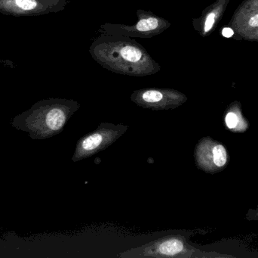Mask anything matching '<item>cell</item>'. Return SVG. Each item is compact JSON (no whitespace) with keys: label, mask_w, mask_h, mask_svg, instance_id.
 <instances>
[{"label":"cell","mask_w":258,"mask_h":258,"mask_svg":"<svg viewBox=\"0 0 258 258\" xmlns=\"http://www.w3.org/2000/svg\"><path fill=\"white\" fill-rule=\"evenodd\" d=\"M89 47L92 59L103 68L131 77H147L161 71V66L135 39L99 33Z\"/></svg>","instance_id":"obj_1"},{"label":"cell","mask_w":258,"mask_h":258,"mask_svg":"<svg viewBox=\"0 0 258 258\" xmlns=\"http://www.w3.org/2000/svg\"><path fill=\"white\" fill-rule=\"evenodd\" d=\"M80 108V103L75 100H42L16 115L11 121V125L19 131L27 133L34 140L49 139L63 131L67 123Z\"/></svg>","instance_id":"obj_2"},{"label":"cell","mask_w":258,"mask_h":258,"mask_svg":"<svg viewBox=\"0 0 258 258\" xmlns=\"http://www.w3.org/2000/svg\"><path fill=\"white\" fill-rule=\"evenodd\" d=\"M171 233L137 248H131L118 254V257L146 258H218L233 257L215 251H202L189 242L191 233Z\"/></svg>","instance_id":"obj_3"},{"label":"cell","mask_w":258,"mask_h":258,"mask_svg":"<svg viewBox=\"0 0 258 258\" xmlns=\"http://www.w3.org/2000/svg\"><path fill=\"white\" fill-rule=\"evenodd\" d=\"M137 21L132 25L105 23L98 29V33L111 35H120L127 37L153 38L168 30L171 22L150 11L138 9Z\"/></svg>","instance_id":"obj_4"},{"label":"cell","mask_w":258,"mask_h":258,"mask_svg":"<svg viewBox=\"0 0 258 258\" xmlns=\"http://www.w3.org/2000/svg\"><path fill=\"white\" fill-rule=\"evenodd\" d=\"M128 130L125 124L101 123L98 128L80 138L77 142L72 157L74 162L95 156L113 145Z\"/></svg>","instance_id":"obj_5"},{"label":"cell","mask_w":258,"mask_h":258,"mask_svg":"<svg viewBox=\"0 0 258 258\" xmlns=\"http://www.w3.org/2000/svg\"><path fill=\"white\" fill-rule=\"evenodd\" d=\"M197 168L206 174H215L224 171L230 157L225 145L211 136H205L197 142L194 149Z\"/></svg>","instance_id":"obj_6"},{"label":"cell","mask_w":258,"mask_h":258,"mask_svg":"<svg viewBox=\"0 0 258 258\" xmlns=\"http://www.w3.org/2000/svg\"><path fill=\"white\" fill-rule=\"evenodd\" d=\"M130 99L142 109L162 111L180 107L187 101V97L177 89L153 87L134 91Z\"/></svg>","instance_id":"obj_7"},{"label":"cell","mask_w":258,"mask_h":258,"mask_svg":"<svg viewBox=\"0 0 258 258\" xmlns=\"http://www.w3.org/2000/svg\"><path fill=\"white\" fill-rule=\"evenodd\" d=\"M224 121L227 130L232 133H245L249 127V123L247 118L242 115L240 106L235 103L225 112Z\"/></svg>","instance_id":"obj_8"},{"label":"cell","mask_w":258,"mask_h":258,"mask_svg":"<svg viewBox=\"0 0 258 258\" xmlns=\"http://www.w3.org/2000/svg\"><path fill=\"white\" fill-rule=\"evenodd\" d=\"M216 12H210L206 15V17H204L203 24H202V32L203 34H207L212 30L216 21Z\"/></svg>","instance_id":"obj_9"},{"label":"cell","mask_w":258,"mask_h":258,"mask_svg":"<svg viewBox=\"0 0 258 258\" xmlns=\"http://www.w3.org/2000/svg\"><path fill=\"white\" fill-rule=\"evenodd\" d=\"M245 218L249 221H258V205L254 209H250L245 215Z\"/></svg>","instance_id":"obj_10"},{"label":"cell","mask_w":258,"mask_h":258,"mask_svg":"<svg viewBox=\"0 0 258 258\" xmlns=\"http://www.w3.org/2000/svg\"><path fill=\"white\" fill-rule=\"evenodd\" d=\"M222 34L225 37L230 38L234 34V32L230 27H225V28L223 29Z\"/></svg>","instance_id":"obj_11"},{"label":"cell","mask_w":258,"mask_h":258,"mask_svg":"<svg viewBox=\"0 0 258 258\" xmlns=\"http://www.w3.org/2000/svg\"><path fill=\"white\" fill-rule=\"evenodd\" d=\"M248 24H249V25L251 26V27H258V14L257 15L253 16L252 18H251V19L249 20V22H248Z\"/></svg>","instance_id":"obj_12"}]
</instances>
